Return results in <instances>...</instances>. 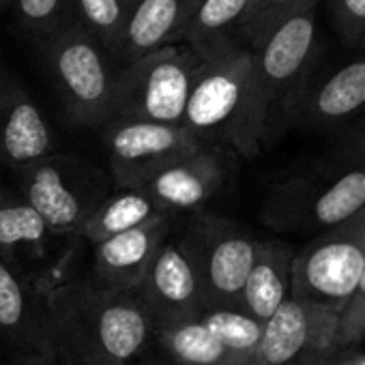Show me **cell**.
<instances>
[{"label":"cell","instance_id":"4","mask_svg":"<svg viewBox=\"0 0 365 365\" xmlns=\"http://www.w3.org/2000/svg\"><path fill=\"white\" fill-rule=\"evenodd\" d=\"M316 11L318 5L297 11L252 50L267 120V144L288 129L299 97L316 76L322 54Z\"/></svg>","mask_w":365,"mask_h":365},{"label":"cell","instance_id":"15","mask_svg":"<svg viewBox=\"0 0 365 365\" xmlns=\"http://www.w3.org/2000/svg\"><path fill=\"white\" fill-rule=\"evenodd\" d=\"M176 220L170 213H159L146 224L95 245L93 282L106 290L135 292L159 247L174 232Z\"/></svg>","mask_w":365,"mask_h":365},{"label":"cell","instance_id":"26","mask_svg":"<svg viewBox=\"0 0 365 365\" xmlns=\"http://www.w3.org/2000/svg\"><path fill=\"white\" fill-rule=\"evenodd\" d=\"M318 3L320 0H252V11L239 35L250 50H256L284 20Z\"/></svg>","mask_w":365,"mask_h":365},{"label":"cell","instance_id":"27","mask_svg":"<svg viewBox=\"0 0 365 365\" xmlns=\"http://www.w3.org/2000/svg\"><path fill=\"white\" fill-rule=\"evenodd\" d=\"M335 33L348 48H365V0H327Z\"/></svg>","mask_w":365,"mask_h":365},{"label":"cell","instance_id":"14","mask_svg":"<svg viewBox=\"0 0 365 365\" xmlns=\"http://www.w3.org/2000/svg\"><path fill=\"white\" fill-rule=\"evenodd\" d=\"M226 182L224 150L202 146L153 176L142 187L161 213L174 217L207 209Z\"/></svg>","mask_w":365,"mask_h":365},{"label":"cell","instance_id":"9","mask_svg":"<svg viewBox=\"0 0 365 365\" xmlns=\"http://www.w3.org/2000/svg\"><path fill=\"white\" fill-rule=\"evenodd\" d=\"M365 271V211L316 235L292 260L290 297L337 314L354 294Z\"/></svg>","mask_w":365,"mask_h":365},{"label":"cell","instance_id":"23","mask_svg":"<svg viewBox=\"0 0 365 365\" xmlns=\"http://www.w3.org/2000/svg\"><path fill=\"white\" fill-rule=\"evenodd\" d=\"M161 211L148 198V194L140 190H116L112 192L99 209L88 217L80 237L93 245H99L116 235H123L131 228H138L159 215Z\"/></svg>","mask_w":365,"mask_h":365},{"label":"cell","instance_id":"16","mask_svg":"<svg viewBox=\"0 0 365 365\" xmlns=\"http://www.w3.org/2000/svg\"><path fill=\"white\" fill-rule=\"evenodd\" d=\"M365 110V52L348 61L339 69L312 78L303 95L299 97L290 120V127L303 129H335Z\"/></svg>","mask_w":365,"mask_h":365},{"label":"cell","instance_id":"24","mask_svg":"<svg viewBox=\"0 0 365 365\" xmlns=\"http://www.w3.org/2000/svg\"><path fill=\"white\" fill-rule=\"evenodd\" d=\"M198 318L230 348L232 354H237L247 365L252 363L256 346L262 337V322L254 320L239 307H205Z\"/></svg>","mask_w":365,"mask_h":365},{"label":"cell","instance_id":"28","mask_svg":"<svg viewBox=\"0 0 365 365\" xmlns=\"http://www.w3.org/2000/svg\"><path fill=\"white\" fill-rule=\"evenodd\" d=\"M67 0H18V16L26 31L50 37L65 26Z\"/></svg>","mask_w":365,"mask_h":365},{"label":"cell","instance_id":"34","mask_svg":"<svg viewBox=\"0 0 365 365\" xmlns=\"http://www.w3.org/2000/svg\"><path fill=\"white\" fill-rule=\"evenodd\" d=\"M125 3H127V5H129V11H131V7H133V5H135V3H138V0H125Z\"/></svg>","mask_w":365,"mask_h":365},{"label":"cell","instance_id":"10","mask_svg":"<svg viewBox=\"0 0 365 365\" xmlns=\"http://www.w3.org/2000/svg\"><path fill=\"white\" fill-rule=\"evenodd\" d=\"M0 352L7 365H50L58 352L46 288L0 258Z\"/></svg>","mask_w":365,"mask_h":365},{"label":"cell","instance_id":"7","mask_svg":"<svg viewBox=\"0 0 365 365\" xmlns=\"http://www.w3.org/2000/svg\"><path fill=\"white\" fill-rule=\"evenodd\" d=\"M43 58L69 120L84 127L106 125L112 114L116 71L103 46L82 24H65L46 37Z\"/></svg>","mask_w":365,"mask_h":365},{"label":"cell","instance_id":"11","mask_svg":"<svg viewBox=\"0 0 365 365\" xmlns=\"http://www.w3.org/2000/svg\"><path fill=\"white\" fill-rule=\"evenodd\" d=\"M103 138L116 190H140L174 161L207 146L182 125L123 118L106 123Z\"/></svg>","mask_w":365,"mask_h":365},{"label":"cell","instance_id":"12","mask_svg":"<svg viewBox=\"0 0 365 365\" xmlns=\"http://www.w3.org/2000/svg\"><path fill=\"white\" fill-rule=\"evenodd\" d=\"M339 314L288 299L271 320L250 365H329L337 352Z\"/></svg>","mask_w":365,"mask_h":365},{"label":"cell","instance_id":"33","mask_svg":"<svg viewBox=\"0 0 365 365\" xmlns=\"http://www.w3.org/2000/svg\"><path fill=\"white\" fill-rule=\"evenodd\" d=\"M50 365H80V363H78V361H73L65 350H61V352H58V356H56Z\"/></svg>","mask_w":365,"mask_h":365},{"label":"cell","instance_id":"8","mask_svg":"<svg viewBox=\"0 0 365 365\" xmlns=\"http://www.w3.org/2000/svg\"><path fill=\"white\" fill-rule=\"evenodd\" d=\"M174 232L194 262L205 307H239L258 239L243 224L209 209L190 213Z\"/></svg>","mask_w":365,"mask_h":365},{"label":"cell","instance_id":"29","mask_svg":"<svg viewBox=\"0 0 365 365\" xmlns=\"http://www.w3.org/2000/svg\"><path fill=\"white\" fill-rule=\"evenodd\" d=\"M365 339V271L363 277L339 314L337 324V346L339 350H352Z\"/></svg>","mask_w":365,"mask_h":365},{"label":"cell","instance_id":"13","mask_svg":"<svg viewBox=\"0 0 365 365\" xmlns=\"http://www.w3.org/2000/svg\"><path fill=\"white\" fill-rule=\"evenodd\" d=\"M135 297L153 324V333L161 327L196 318L205 309L198 273L176 232L159 247Z\"/></svg>","mask_w":365,"mask_h":365},{"label":"cell","instance_id":"36","mask_svg":"<svg viewBox=\"0 0 365 365\" xmlns=\"http://www.w3.org/2000/svg\"><path fill=\"white\" fill-rule=\"evenodd\" d=\"M333 361H335V359H333ZM333 361H331V363H329V365H335V363H333Z\"/></svg>","mask_w":365,"mask_h":365},{"label":"cell","instance_id":"5","mask_svg":"<svg viewBox=\"0 0 365 365\" xmlns=\"http://www.w3.org/2000/svg\"><path fill=\"white\" fill-rule=\"evenodd\" d=\"M14 176L18 194L56 237H80L88 217L112 194L108 174L76 155L50 153Z\"/></svg>","mask_w":365,"mask_h":365},{"label":"cell","instance_id":"2","mask_svg":"<svg viewBox=\"0 0 365 365\" xmlns=\"http://www.w3.org/2000/svg\"><path fill=\"white\" fill-rule=\"evenodd\" d=\"M200 58L182 127L207 146L254 159L267 144L254 52L239 41H226Z\"/></svg>","mask_w":365,"mask_h":365},{"label":"cell","instance_id":"3","mask_svg":"<svg viewBox=\"0 0 365 365\" xmlns=\"http://www.w3.org/2000/svg\"><path fill=\"white\" fill-rule=\"evenodd\" d=\"M365 211V165L335 157L269 190L260 220L273 230L320 235Z\"/></svg>","mask_w":365,"mask_h":365},{"label":"cell","instance_id":"22","mask_svg":"<svg viewBox=\"0 0 365 365\" xmlns=\"http://www.w3.org/2000/svg\"><path fill=\"white\" fill-rule=\"evenodd\" d=\"M250 11L252 0H200L178 43L202 56L226 41H237L232 35L241 33Z\"/></svg>","mask_w":365,"mask_h":365},{"label":"cell","instance_id":"32","mask_svg":"<svg viewBox=\"0 0 365 365\" xmlns=\"http://www.w3.org/2000/svg\"><path fill=\"white\" fill-rule=\"evenodd\" d=\"M335 365H365V354L354 350H339L335 356Z\"/></svg>","mask_w":365,"mask_h":365},{"label":"cell","instance_id":"35","mask_svg":"<svg viewBox=\"0 0 365 365\" xmlns=\"http://www.w3.org/2000/svg\"><path fill=\"white\" fill-rule=\"evenodd\" d=\"M3 3H7V0H0V5H3Z\"/></svg>","mask_w":365,"mask_h":365},{"label":"cell","instance_id":"25","mask_svg":"<svg viewBox=\"0 0 365 365\" xmlns=\"http://www.w3.org/2000/svg\"><path fill=\"white\" fill-rule=\"evenodd\" d=\"M82 18V26L103 46V50L120 56L129 5L125 0H73Z\"/></svg>","mask_w":365,"mask_h":365},{"label":"cell","instance_id":"37","mask_svg":"<svg viewBox=\"0 0 365 365\" xmlns=\"http://www.w3.org/2000/svg\"><path fill=\"white\" fill-rule=\"evenodd\" d=\"M0 365H7V363H3V361H0Z\"/></svg>","mask_w":365,"mask_h":365},{"label":"cell","instance_id":"17","mask_svg":"<svg viewBox=\"0 0 365 365\" xmlns=\"http://www.w3.org/2000/svg\"><path fill=\"white\" fill-rule=\"evenodd\" d=\"M52 131L31 99L16 82H0V170L11 172L52 153Z\"/></svg>","mask_w":365,"mask_h":365},{"label":"cell","instance_id":"19","mask_svg":"<svg viewBox=\"0 0 365 365\" xmlns=\"http://www.w3.org/2000/svg\"><path fill=\"white\" fill-rule=\"evenodd\" d=\"M200 0H138L131 7L120 56L131 63L153 50L178 43Z\"/></svg>","mask_w":365,"mask_h":365},{"label":"cell","instance_id":"30","mask_svg":"<svg viewBox=\"0 0 365 365\" xmlns=\"http://www.w3.org/2000/svg\"><path fill=\"white\" fill-rule=\"evenodd\" d=\"M337 157L346 159V161H352V163H359V165H365V127L348 133L341 140Z\"/></svg>","mask_w":365,"mask_h":365},{"label":"cell","instance_id":"21","mask_svg":"<svg viewBox=\"0 0 365 365\" xmlns=\"http://www.w3.org/2000/svg\"><path fill=\"white\" fill-rule=\"evenodd\" d=\"M39 213L14 190L0 185V258L18 267V258H43L50 239Z\"/></svg>","mask_w":365,"mask_h":365},{"label":"cell","instance_id":"6","mask_svg":"<svg viewBox=\"0 0 365 365\" xmlns=\"http://www.w3.org/2000/svg\"><path fill=\"white\" fill-rule=\"evenodd\" d=\"M200 65V54L185 43H170L125 63L116 73L110 120L182 125Z\"/></svg>","mask_w":365,"mask_h":365},{"label":"cell","instance_id":"31","mask_svg":"<svg viewBox=\"0 0 365 365\" xmlns=\"http://www.w3.org/2000/svg\"><path fill=\"white\" fill-rule=\"evenodd\" d=\"M133 365H174V363H170L163 354H159V352L150 346Z\"/></svg>","mask_w":365,"mask_h":365},{"label":"cell","instance_id":"18","mask_svg":"<svg viewBox=\"0 0 365 365\" xmlns=\"http://www.w3.org/2000/svg\"><path fill=\"white\" fill-rule=\"evenodd\" d=\"M292 260L294 247L286 241L258 239L239 305L247 316L264 324L290 299Z\"/></svg>","mask_w":365,"mask_h":365},{"label":"cell","instance_id":"20","mask_svg":"<svg viewBox=\"0 0 365 365\" xmlns=\"http://www.w3.org/2000/svg\"><path fill=\"white\" fill-rule=\"evenodd\" d=\"M150 346L174 365H247L198 316L157 329Z\"/></svg>","mask_w":365,"mask_h":365},{"label":"cell","instance_id":"1","mask_svg":"<svg viewBox=\"0 0 365 365\" xmlns=\"http://www.w3.org/2000/svg\"><path fill=\"white\" fill-rule=\"evenodd\" d=\"M61 350L80 365H133L153 344V324L135 292L67 279L46 288Z\"/></svg>","mask_w":365,"mask_h":365}]
</instances>
